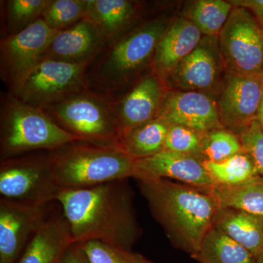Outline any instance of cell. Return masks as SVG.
Returning a JSON list of instances; mask_svg holds the SVG:
<instances>
[{"instance_id": "obj_4", "label": "cell", "mask_w": 263, "mask_h": 263, "mask_svg": "<svg viewBox=\"0 0 263 263\" xmlns=\"http://www.w3.org/2000/svg\"><path fill=\"white\" fill-rule=\"evenodd\" d=\"M48 152L62 190L94 187L134 178L136 160L121 146H106L77 140Z\"/></svg>"}, {"instance_id": "obj_13", "label": "cell", "mask_w": 263, "mask_h": 263, "mask_svg": "<svg viewBox=\"0 0 263 263\" xmlns=\"http://www.w3.org/2000/svg\"><path fill=\"white\" fill-rule=\"evenodd\" d=\"M157 117L203 134L221 125L217 105L200 91H166Z\"/></svg>"}, {"instance_id": "obj_9", "label": "cell", "mask_w": 263, "mask_h": 263, "mask_svg": "<svg viewBox=\"0 0 263 263\" xmlns=\"http://www.w3.org/2000/svg\"><path fill=\"white\" fill-rule=\"evenodd\" d=\"M87 67L43 59L15 96L31 106L45 110L86 88Z\"/></svg>"}, {"instance_id": "obj_17", "label": "cell", "mask_w": 263, "mask_h": 263, "mask_svg": "<svg viewBox=\"0 0 263 263\" xmlns=\"http://www.w3.org/2000/svg\"><path fill=\"white\" fill-rule=\"evenodd\" d=\"M164 85V81L152 72L114 102L122 138L128 132L157 117L166 93Z\"/></svg>"}, {"instance_id": "obj_21", "label": "cell", "mask_w": 263, "mask_h": 263, "mask_svg": "<svg viewBox=\"0 0 263 263\" xmlns=\"http://www.w3.org/2000/svg\"><path fill=\"white\" fill-rule=\"evenodd\" d=\"M213 226L257 258L263 253V217L235 209H219Z\"/></svg>"}, {"instance_id": "obj_35", "label": "cell", "mask_w": 263, "mask_h": 263, "mask_svg": "<svg viewBox=\"0 0 263 263\" xmlns=\"http://www.w3.org/2000/svg\"><path fill=\"white\" fill-rule=\"evenodd\" d=\"M257 120L258 121L259 124L263 129V97L260 105H259L258 113H257Z\"/></svg>"}, {"instance_id": "obj_10", "label": "cell", "mask_w": 263, "mask_h": 263, "mask_svg": "<svg viewBox=\"0 0 263 263\" xmlns=\"http://www.w3.org/2000/svg\"><path fill=\"white\" fill-rule=\"evenodd\" d=\"M57 32L41 18L28 28L0 42V74L8 92L16 95L24 81L41 61Z\"/></svg>"}, {"instance_id": "obj_6", "label": "cell", "mask_w": 263, "mask_h": 263, "mask_svg": "<svg viewBox=\"0 0 263 263\" xmlns=\"http://www.w3.org/2000/svg\"><path fill=\"white\" fill-rule=\"evenodd\" d=\"M43 110L81 141L121 146L122 134L114 102L87 87Z\"/></svg>"}, {"instance_id": "obj_23", "label": "cell", "mask_w": 263, "mask_h": 263, "mask_svg": "<svg viewBox=\"0 0 263 263\" xmlns=\"http://www.w3.org/2000/svg\"><path fill=\"white\" fill-rule=\"evenodd\" d=\"M170 124L156 117L123 136L121 146L135 160L146 158L164 149Z\"/></svg>"}, {"instance_id": "obj_2", "label": "cell", "mask_w": 263, "mask_h": 263, "mask_svg": "<svg viewBox=\"0 0 263 263\" xmlns=\"http://www.w3.org/2000/svg\"><path fill=\"white\" fill-rule=\"evenodd\" d=\"M138 181L151 212L173 241L192 257L198 254L219 209L214 197L165 179Z\"/></svg>"}, {"instance_id": "obj_32", "label": "cell", "mask_w": 263, "mask_h": 263, "mask_svg": "<svg viewBox=\"0 0 263 263\" xmlns=\"http://www.w3.org/2000/svg\"><path fill=\"white\" fill-rule=\"evenodd\" d=\"M243 152L250 157L257 174L263 176V129L257 119L240 135Z\"/></svg>"}, {"instance_id": "obj_12", "label": "cell", "mask_w": 263, "mask_h": 263, "mask_svg": "<svg viewBox=\"0 0 263 263\" xmlns=\"http://www.w3.org/2000/svg\"><path fill=\"white\" fill-rule=\"evenodd\" d=\"M262 97L263 74L230 72L217 105L221 124L241 133L257 119Z\"/></svg>"}, {"instance_id": "obj_7", "label": "cell", "mask_w": 263, "mask_h": 263, "mask_svg": "<svg viewBox=\"0 0 263 263\" xmlns=\"http://www.w3.org/2000/svg\"><path fill=\"white\" fill-rule=\"evenodd\" d=\"M62 191L48 152L44 155L17 156L1 160L2 198L27 205H46L57 202Z\"/></svg>"}, {"instance_id": "obj_1", "label": "cell", "mask_w": 263, "mask_h": 263, "mask_svg": "<svg viewBox=\"0 0 263 263\" xmlns=\"http://www.w3.org/2000/svg\"><path fill=\"white\" fill-rule=\"evenodd\" d=\"M127 179L94 187L62 190L57 202L70 224L74 243L98 240L132 250L141 235Z\"/></svg>"}, {"instance_id": "obj_36", "label": "cell", "mask_w": 263, "mask_h": 263, "mask_svg": "<svg viewBox=\"0 0 263 263\" xmlns=\"http://www.w3.org/2000/svg\"><path fill=\"white\" fill-rule=\"evenodd\" d=\"M256 263H263V253L256 258Z\"/></svg>"}, {"instance_id": "obj_24", "label": "cell", "mask_w": 263, "mask_h": 263, "mask_svg": "<svg viewBox=\"0 0 263 263\" xmlns=\"http://www.w3.org/2000/svg\"><path fill=\"white\" fill-rule=\"evenodd\" d=\"M193 257L201 263H256L253 254L214 226Z\"/></svg>"}, {"instance_id": "obj_8", "label": "cell", "mask_w": 263, "mask_h": 263, "mask_svg": "<svg viewBox=\"0 0 263 263\" xmlns=\"http://www.w3.org/2000/svg\"><path fill=\"white\" fill-rule=\"evenodd\" d=\"M219 46L232 73L263 74V29L245 8L232 10L219 33Z\"/></svg>"}, {"instance_id": "obj_16", "label": "cell", "mask_w": 263, "mask_h": 263, "mask_svg": "<svg viewBox=\"0 0 263 263\" xmlns=\"http://www.w3.org/2000/svg\"><path fill=\"white\" fill-rule=\"evenodd\" d=\"M206 37L164 80L173 87L198 91L214 86L220 72L221 54L217 36Z\"/></svg>"}, {"instance_id": "obj_11", "label": "cell", "mask_w": 263, "mask_h": 263, "mask_svg": "<svg viewBox=\"0 0 263 263\" xmlns=\"http://www.w3.org/2000/svg\"><path fill=\"white\" fill-rule=\"evenodd\" d=\"M50 205H27L0 198V263L18 262L29 240L51 214Z\"/></svg>"}, {"instance_id": "obj_29", "label": "cell", "mask_w": 263, "mask_h": 263, "mask_svg": "<svg viewBox=\"0 0 263 263\" xmlns=\"http://www.w3.org/2000/svg\"><path fill=\"white\" fill-rule=\"evenodd\" d=\"M241 152L239 138L230 132L218 129L203 135L200 152L203 161L221 162Z\"/></svg>"}, {"instance_id": "obj_14", "label": "cell", "mask_w": 263, "mask_h": 263, "mask_svg": "<svg viewBox=\"0 0 263 263\" xmlns=\"http://www.w3.org/2000/svg\"><path fill=\"white\" fill-rule=\"evenodd\" d=\"M107 46L108 43L98 27L86 17L72 27L57 32L43 59L89 65Z\"/></svg>"}, {"instance_id": "obj_15", "label": "cell", "mask_w": 263, "mask_h": 263, "mask_svg": "<svg viewBox=\"0 0 263 263\" xmlns=\"http://www.w3.org/2000/svg\"><path fill=\"white\" fill-rule=\"evenodd\" d=\"M134 179H176L206 190L214 185L202 162L196 157L167 150L136 160Z\"/></svg>"}, {"instance_id": "obj_27", "label": "cell", "mask_w": 263, "mask_h": 263, "mask_svg": "<svg viewBox=\"0 0 263 263\" xmlns=\"http://www.w3.org/2000/svg\"><path fill=\"white\" fill-rule=\"evenodd\" d=\"M48 1L8 0L4 2V37L18 34L42 18Z\"/></svg>"}, {"instance_id": "obj_30", "label": "cell", "mask_w": 263, "mask_h": 263, "mask_svg": "<svg viewBox=\"0 0 263 263\" xmlns=\"http://www.w3.org/2000/svg\"><path fill=\"white\" fill-rule=\"evenodd\" d=\"M90 263H154L143 254L98 240L81 243Z\"/></svg>"}, {"instance_id": "obj_5", "label": "cell", "mask_w": 263, "mask_h": 263, "mask_svg": "<svg viewBox=\"0 0 263 263\" xmlns=\"http://www.w3.org/2000/svg\"><path fill=\"white\" fill-rule=\"evenodd\" d=\"M77 138L60 127L44 110L8 92L0 112L1 160L37 150L57 149Z\"/></svg>"}, {"instance_id": "obj_20", "label": "cell", "mask_w": 263, "mask_h": 263, "mask_svg": "<svg viewBox=\"0 0 263 263\" xmlns=\"http://www.w3.org/2000/svg\"><path fill=\"white\" fill-rule=\"evenodd\" d=\"M138 12L136 3L129 0H86V17L98 27L108 46L135 29Z\"/></svg>"}, {"instance_id": "obj_18", "label": "cell", "mask_w": 263, "mask_h": 263, "mask_svg": "<svg viewBox=\"0 0 263 263\" xmlns=\"http://www.w3.org/2000/svg\"><path fill=\"white\" fill-rule=\"evenodd\" d=\"M201 32L186 18L171 22L156 48L152 72L164 81L198 46Z\"/></svg>"}, {"instance_id": "obj_22", "label": "cell", "mask_w": 263, "mask_h": 263, "mask_svg": "<svg viewBox=\"0 0 263 263\" xmlns=\"http://www.w3.org/2000/svg\"><path fill=\"white\" fill-rule=\"evenodd\" d=\"M207 190L219 209H235L263 217V179L258 176L235 186L214 185Z\"/></svg>"}, {"instance_id": "obj_31", "label": "cell", "mask_w": 263, "mask_h": 263, "mask_svg": "<svg viewBox=\"0 0 263 263\" xmlns=\"http://www.w3.org/2000/svg\"><path fill=\"white\" fill-rule=\"evenodd\" d=\"M203 135L183 126L171 124L166 137L164 150L193 157L200 155Z\"/></svg>"}, {"instance_id": "obj_33", "label": "cell", "mask_w": 263, "mask_h": 263, "mask_svg": "<svg viewBox=\"0 0 263 263\" xmlns=\"http://www.w3.org/2000/svg\"><path fill=\"white\" fill-rule=\"evenodd\" d=\"M60 263H90L81 243H73L64 254Z\"/></svg>"}, {"instance_id": "obj_28", "label": "cell", "mask_w": 263, "mask_h": 263, "mask_svg": "<svg viewBox=\"0 0 263 263\" xmlns=\"http://www.w3.org/2000/svg\"><path fill=\"white\" fill-rule=\"evenodd\" d=\"M86 0H49L42 18L50 29L60 32L86 18Z\"/></svg>"}, {"instance_id": "obj_19", "label": "cell", "mask_w": 263, "mask_h": 263, "mask_svg": "<svg viewBox=\"0 0 263 263\" xmlns=\"http://www.w3.org/2000/svg\"><path fill=\"white\" fill-rule=\"evenodd\" d=\"M73 243L63 213H51L29 240L17 263H60Z\"/></svg>"}, {"instance_id": "obj_34", "label": "cell", "mask_w": 263, "mask_h": 263, "mask_svg": "<svg viewBox=\"0 0 263 263\" xmlns=\"http://www.w3.org/2000/svg\"><path fill=\"white\" fill-rule=\"evenodd\" d=\"M230 3L235 7L252 10L263 24V0H235Z\"/></svg>"}, {"instance_id": "obj_3", "label": "cell", "mask_w": 263, "mask_h": 263, "mask_svg": "<svg viewBox=\"0 0 263 263\" xmlns=\"http://www.w3.org/2000/svg\"><path fill=\"white\" fill-rule=\"evenodd\" d=\"M170 24L162 17L152 19L107 46L88 65L86 87L113 102L122 98L148 66L152 68L156 48Z\"/></svg>"}, {"instance_id": "obj_25", "label": "cell", "mask_w": 263, "mask_h": 263, "mask_svg": "<svg viewBox=\"0 0 263 263\" xmlns=\"http://www.w3.org/2000/svg\"><path fill=\"white\" fill-rule=\"evenodd\" d=\"M202 164L214 185L235 186L258 176L250 157L243 152L221 162L202 161Z\"/></svg>"}, {"instance_id": "obj_26", "label": "cell", "mask_w": 263, "mask_h": 263, "mask_svg": "<svg viewBox=\"0 0 263 263\" xmlns=\"http://www.w3.org/2000/svg\"><path fill=\"white\" fill-rule=\"evenodd\" d=\"M231 3L222 0H199L189 8L186 18L202 34L213 37L220 32L231 13Z\"/></svg>"}]
</instances>
